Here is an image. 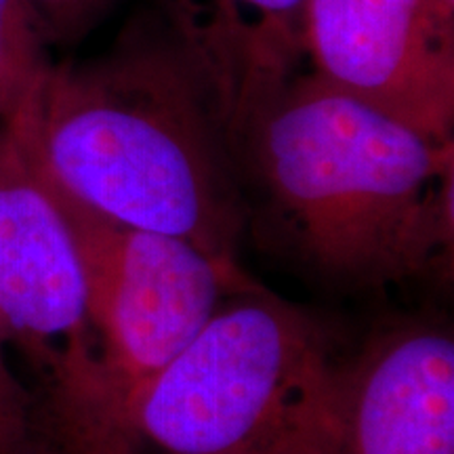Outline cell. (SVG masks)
<instances>
[{
  "label": "cell",
  "mask_w": 454,
  "mask_h": 454,
  "mask_svg": "<svg viewBox=\"0 0 454 454\" xmlns=\"http://www.w3.org/2000/svg\"><path fill=\"white\" fill-rule=\"evenodd\" d=\"M259 247L339 291L452 271L454 141L299 72L234 133Z\"/></svg>",
  "instance_id": "6da1fadb"
},
{
  "label": "cell",
  "mask_w": 454,
  "mask_h": 454,
  "mask_svg": "<svg viewBox=\"0 0 454 454\" xmlns=\"http://www.w3.org/2000/svg\"><path fill=\"white\" fill-rule=\"evenodd\" d=\"M3 127L70 200L238 263L248 208L230 130L160 17L135 20L95 59L51 66Z\"/></svg>",
  "instance_id": "7a4b0ae2"
},
{
  "label": "cell",
  "mask_w": 454,
  "mask_h": 454,
  "mask_svg": "<svg viewBox=\"0 0 454 454\" xmlns=\"http://www.w3.org/2000/svg\"><path fill=\"white\" fill-rule=\"evenodd\" d=\"M348 356L326 317L244 274L122 406L95 394L141 454H334Z\"/></svg>",
  "instance_id": "3957f363"
},
{
  "label": "cell",
  "mask_w": 454,
  "mask_h": 454,
  "mask_svg": "<svg viewBox=\"0 0 454 454\" xmlns=\"http://www.w3.org/2000/svg\"><path fill=\"white\" fill-rule=\"evenodd\" d=\"M49 190L76 240L98 343L74 366L118 408L200 333L247 271L181 238L118 223Z\"/></svg>",
  "instance_id": "277c9868"
},
{
  "label": "cell",
  "mask_w": 454,
  "mask_h": 454,
  "mask_svg": "<svg viewBox=\"0 0 454 454\" xmlns=\"http://www.w3.org/2000/svg\"><path fill=\"white\" fill-rule=\"evenodd\" d=\"M303 34L328 87L454 141V15L438 0H308Z\"/></svg>",
  "instance_id": "5b68a950"
},
{
  "label": "cell",
  "mask_w": 454,
  "mask_h": 454,
  "mask_svg": "<svg viewBox=\"0 0 454 454\" xmlns=\"http://www.w3.org/2000/svg\"><path fill=\"white\" fill-rule=\"evenodd\" d=\"M0 325L41 377L95 354L82 261L53 192L0 124Z\"/></svg>",
  "instance_id": "8992f818"
},
{
  "label": "cell",
  "mask_w": 454,
  "mask_h": 454,
  "mask_svg": "<svg viewBox=\"0 0 454 454\" xmlns=\"http://www.w3.org/2000/svg\"><path fill=\"white\" fill-rule=\"evenodd\" d=\"M334 454H454V339L444 322L402 317L349 351Z\"/></svg>",
  "instance_id": "52a82bcc"
},
{
  "label": "cell",
  "mask_w": 454,
  "mask_h": 454,
  "mask_svg": "<svg viewBox=\"0 0 454 454\" xmlns=\"http://www.w3.org/2000/svg\"><path fill=\"white\" fill-rule=\"evenodd\" d=\"M305 3L156 0L160 20L207 74L231 139L254 107L303 72Z\"/></svg>",
  "instance_id": "ba28073f"
},
{
  "label": "cell",
  "mask_w": 454,
  "mask_h": 454,
  "mask_svg": "<svg viewBox=\"0 0 454 454\" xmlns=\"http://www.w3.org/2000/svg\"><path fill=\"white\" fill-rule=\"evenodd\" d=\"M36 397L43 434L53 454H141L81 374L51 379Z\"/></svg>",
  "instance_id": "9c48e42d"
},
{
  "label": "cell",
  "mask_w": 454,
  "mask_h": 454,
  "mask_svg": "<svg viewBox=\"0 0 454 454\" xmlns=\"http://www.w3.org/2000/svg\"><path fill=\"white\" fill-rule=\"evenodd\" d=\"M49 49L24 0H0V124L51 70Z\"/></svg>",
  "instance_id": "30bf717a"
},
{
  "label": "cell",
  "mask_w": 454,
  "mask_h": 454,
  "mask_svg": "<svg viewBox=\"0 0 454 454\" xmlns=\"http://www.w3.org/2000/svg\"><path fill=\"white\" fill-rule=\"evenodd\" d=\"M7 345L0 325V454H53L41 427L36 394L11 368Z\"/></svg>",
  "instance_id": "8fae6325"
},
{
  "label": "cell",
  "mask_w": 454,
  "mask_h": 454,
  "mask_svg": "<svg viewBox=\"0 0 454 454\" xmlns=\"http://www.w3.org/2000/svg\"><path fill=\"white\" fill-rule=\"evenodd\" d=\"M49 47L82 43L121 0H24Z\"/></svg>",
  "instance_id": "7c38bea8"
},
{
  "label": "cell",
  "mask_w": 454,
  "mask_h": 454,
  "mask_svg": "<svg viewBox=\"0 0 454 454\" xmlns=\"http://www.w3.org/2000/svg\"><path fill=\"white\" fill-rule=\"evenodd\" d=\"M438 4L446 11V13L454 15V0H438Z\"/></svg>",
  "instance_id": "4fadbf2b"
}]
</instances>
